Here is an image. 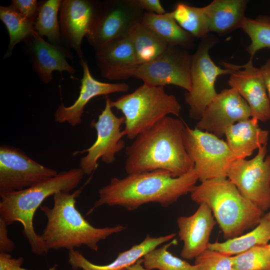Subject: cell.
<instances>
[{
  "instance_id": "cell-25",
  "label": "cell",
  "mask_w": 270,
  "mask_h": 270,
  "mask_svg": "<svg viewBox=\"0 0 270 270\" xmlns=\"http://www.w3.org/2000/svg\"><path fill=\"white\" fill-rule=\"evenodd\" d=\"M270 241V220L263 216L260 223L250 232L224 242H210L208 248L233 256L254 246L268 244Z\"/></svg>"
},
{
  "instance_id": "cell-6",
  "label": "cell",
  "mask_w": 270,
  "mask_h": 270,
  "mask_svg": "<svg viewBox=\"0 0 270 270\" xmlns=\"http://www.w3.org/2000/svg\"><path fill=\"white\" fill-rule=\"evenodd\" d=\"M110 104L123 114L125 122L122 132L130 140L134 139L168 114L179 116L181 110L176 97L167 94L164 86L145 84L131 93L110 100Z\"/></svg>"
},
{
  "instance_id": "cell-15",
  "label": "cell",
  "mask_w": 270,
  "mask_h": 270,
  "mask_svg": "<svg viewBox=\"0 0 270 270\" xmlns=\"http://www.w3.org/2000/svg\"><path fill=\"white\" fill-rule=\"evenodd\" d=\"M250 118V106L238 92L224 89L207 106L196 128L221 138L236 122Z\"/></svg>"
},
{
  "instance_id": "cell-40",
  "label": "cell",
  "mask_w": 270,
  "mask_h": 270,
  "mask_svg": "<svg viewBox=\"0 0 270 270\" xmlns=\"http://www.w3.org/2000/svg\"><path fill=\"white\" fill-rule=\"evenodd\" d=\"M264 217L268 220H270V210L264 215Z\"/></svg>"
},
{
  "instance_id": "cell-19",
  "label": "cell",
  "mask_w": 270,
  "mask_h": 270,
  "mask_svg": "<svg viewBox=\"0 0 270 270\" xmlns=\"http://www.w3.org/2000/svg\"><path fill=\"white\" fill-rule=\"evenodd\" d=\"M80 62L83 74L79 96L69 106H66L62 102L56 110L54 117L56 122H67L72 126L81 123L84 107L92 98L115 92H126L129 88V86L124 82L108 83L96 80L90 73L86 60L83 58Z\"/></svg>"
},
{
  "instance_id": "cell-13",
  "label": "cell",
  "mask_w": 270,
  "mask_h": 270,
  "mask_svg": "<svg viewBox=\"0 0 270 270\" xmlns=\"http://www.w3.org/2000/svg\"><path fill=\"white\" fill-rule=\"evenodd\" d=\"M192 58V54L188 50L168 46L153 60L139 65L132 78L141 80L149 86L172 84L189 92L191 90Z\"/></svg>"
},
{
  "instance_id": "cell-30",
  "label": "cell",
  "mask_w": 270,
  "mask_h": 270,
  "mask_svg": "<svg viewBox=\"0 0 270 270\" xmlns=\"http://www.w3.org/2000/svg\"><path fill=\"white\" fill-rule=\"evenodd\" d=\"M177 244V240L173 239L148 252L142 258L144 267L148 270H198L196 264H190L169 252L168 248Z\"/></svg>"
},
{
  "instance_id": "cell-37",
  "label": "cell",
  "mask_w": 270,
  "mask_h": 270,
  "mask_svg": "<svg viewBox=\"0 0 270 270\" xmlns=\"http://www.w3.org/2000/svg\"><path fill=\"white\" fill-rule=\"evenodd\" d=\"M133 2L147 12L158 14L166 12L160 0H133Z\"/></svg>"
},
{
  "instance_id": "cell-33",
  "label": "cell",
  "mask_w": 270,
  "mask_h": 270,
  "mask_svg": "<svg viewBox=\"0 0 270 270\" xmlns=\"http://www.w3.org/2000/svg\"><path fill=\"white\" fill-rule=\"evenodd\" d=\"M198 270H234L232 256L208 248L195 258Z\"/></svg>"
},
{
  "instance_id": "cell-8",
  "label": "cell",
  "mask_w": 270,
  "mask_h": 270,
  "mask_svg": "<svg viewBox=\"0 0 270 270\" xmlns=\"http://www.w3.org/2000/svg\"><path fill=\"white\" fill-rule=\"evenodd\" d=\"M184 142L200 182L227 178L228 170L236 158L226 142L212 133L196 128L192 129L186 124Z\"/></svg>"
},
{
  "instance_id": "cell-32",
  "label": "cell",
  "mask_w": 270,
  "mask_h": 270,
  "mask_svg": "<svg viewBox=\"0 0 270 270\" xmlns=\"http://www.w3.org/2000/svg\"><path fill=\"white\" fill-rule=\"evenodd\" d=\"M232 261L234 270H270L269 244L256 246L232 256Z\"/></svg>"
},
{
  "instance_id": "cell-10",
  "label": "cell",
  "mask_w": 270,
  "mask_h": 270,
  "mask_svg": "<svg viewBox=\"0 0 270 270\" xmlns=\"http://www.w3.org/2000/svg\"><path fill=\"white\" fill-rule=\"evenodd\" d=\"M266 145L260 148L251 160H234L226 174L240 194L264 212L270 208V155L266 157Z\"/></svg>"
},
{
  "instance_id": "cell-24",
  "label": "cell",
  "mask_w": 270,
  "mask_h": 270,
  "mask_svg": "<svg viewBox=\"0 0 270 270\" xmlns=\"http://www.w3.org/2000/svg\"><path fill=\"white\" fill-rule=\"evenodd\" d=\"M140 22L169 46L186 50L193 46L194 38L179 26L172 12L162 14L144 12Z\"/></svg>"
},
{
  "instance_id": "cell-35",
  "label": "cell",
  "mask_w": 270,
  "mask_h": 270,
  "mask_svg": "<svg viewBox=\"0 0 270 270\" xmlns=\"http://www.w3.org/2000/svg\"><path fill=\"white\" fill-rule=\"evenodd\" d=\"M23 262L22 257L12 258L8 253L0 252V270H28L22 267ZM56 270V266L48 269Z\"/></svg>"
},
{
  "instance_id": "cell-16",
  "label": "cell",
  "mask_w": 270,
  "mask_h": 270,
  "mask_svg": "<svg viewBox=\"0 0 270 270\" xmlns=\"http://www.w3.org/2000/svg\"><path fill=\"white\" fill-rule=\"evenodd\" d=\"M225 68L234 71L230 74L228 84L236 90L250 106L251 117L266 122L270 118V100L260 68L255 67L252 58L241 66L223 62Z\"/></svg>"
},
{
  "instance_id": "cell-20",
  "label": "cell",
  "mask_w": 270,
  "mask_h": 270,
  "mask_svg": "<svg viewBox=\"0 0 270 270\" xmlns=\"http://www.w3.org/2000/svg\"><path fill=\"white\" fill-rule=\"evenodd\" d=\"M94 59L101 76L110 80L132 78L139 66L128 36L95 52Z\"/></svg>"
},
{
  "instance_id": "cell-34",
  "label": "cell",
  "mask_w": 270,
  "mask_h": 270,
  "mask_svg": "<svg viewBox=\"0 0 270 270\" xmlns=\"http://www.w3.org/2000/svg\"><path fill=\"white\" fill-rule=\"evenodd\" d=\"M10 6L34 24L39 9L38 2L36 0H12Z\"/></svg>"
},
{
  "instance_id": "cell-17",
  "label": "cell",
  "mask_w": 270,
  "mask_h": 270,
  "mask_svg": "<svg viewBox=\"0 0 270 270\" xmlns=\"http://www.w3.org/2000/svg\"><path fill=\"white\" fill-rule=\"evenodd\" d=\"M24 43L32 67L44 83L52 81L54 71L75 74V68L66 60L73 58L72 52L68 48L46 42L35 30Z\"/></svg>"
},
{
  "instance_id": "cell-11",
  "label": "cell",
  "mask_w": 270,
  "mask_h": 270,
  "mask_svg": "<svg viewBox=\"0 0 270 270\" xmlns=\"http://www.w3.org/2000/svg\"><path fill=\"white\" fill-rule=\"evenodd\" d=\"M105 98V106L98 120H94L90 124V126L96 132V141L88 148L74 153L87 152L80 159V168L88 175L96 170L99 159L105 164H112L116 160V154L126 146L122 139L124 135L120 130L122 125L124 124V118L116 116L112 110L111 100L108 95Z\"/></svg>"
},
{
  "instance_id": "cell-1",
  "label": "cell",
  "mask_w": 270,
  "mask_h": 270,
  "mask_svg": "<svg viewBox=\"0 0 270 270\" xmlns=\"http://www.w3.org/2000/svg\"><path fill=\"white\" fill-rule=\"evenodd\" d=\"M198 180L194 168L178 177L166 170H156L130 174L122 178H114L98 190V198L87 215L104 205L120 206L130 211L150 202L167 208L190 193Z\"/></svg>"
},
{
  "instance_id": "cell-3",
  "label": "cell",
  "mask_w": 270,
  "mask_h": 270,
  "mask_svg": "<svg viewBox=\"0 0 270 270\" xmlns=\"http://www.w3.org/2000/svg\"><path fill=\"white\" fill-rule=\"evenodd\" d=\"M83 187L72 193L59 192L53 196L52 207L41 206L40 210L47 218V222L40 235L48 252L50 250H74L82 245L96 252L98 242L126 228L122 225L112 227L96 228L89 223L76 206V199Z\"/></svg>"
},
{
  "instance_id": "cell-42",
  "label": "cell",
  "mask_w": 270,
  "mask_h": 270,
  "mask_svg": "<svg viewBox=\"0 0 270 270\" xmlns=\"http://www.w3.org/2000/svg\"><path fill=\"white\" fill-rule=\"evenodd\" d=\"M269 244V246H270V244Z\"/></svg>"
},
{
  "instance_id": "cell-9",
  "label": "cell",
  "mask_w": 270,
  "mask_h": 270,
  "mask_svg": "<svg viewBox=\"0 0 270 270\" xmlns=\"http://www.w3.org/2000/svg\"><path fill=\"white\" fill-rule=\"evenodd\" d=\"M144 11L133 0H100L94 24L86 36L95 52L128 36Z\"/></svg>"
},
{
  "instance_id": "cell-26",
  "label": "cell",
  "mask_w": 270,
  "mask_h": 270,
  "mask_svg": "<svg viewBox=\"0 0 270 270\" xmlns=\"http://www.w3.org/2000/svg\"><path fill=\"white\" fill-rule=\"evenodd\" d=\"M128 36L138 65L153 60L169 46L140 22L132 28Z\"/></svg>"
},
{
  "instance_id": "cell-18",
  "label": "cell",
  "mask_w": 270,
  "mask_h": 270,
  "mask_svg": "<svg viewBox=\"0 0 270 270\" xmlns=\"http://www.w3.org/2000/svg\"><path fill=\"white\" fill-rule=\"evenodd\" d=\"M216 223L211 210L205 203L200 204L192 214L178 217V235L184 243L181 256L192 260L207 250L210 234Z\"/></svg>"
},
{
  "instance_id": "cell-39",
  "label": "cell",
  "mask_w": 270,
  "mask_h": 270,
  "mask_svg": "<svg viewBox=\"0 0 270 270\" xmlns=\"http://www.w3.org/2000/svg\"><path fill=\"white\" fill-rule=\"evenodd\" d=\"M142 260L140 259L134 264L126 268L127 270H148L142 266Z\"/></svg>"
},
{
  "instance_id": "cell-21",
  "label": "cell",
  "mask_w": 270,
  "mask_h": 270,
  "mask_svg": "<svg viewBox=\"0 0 270 270\" xmlns=\"http://www.w3.org/2000/svg\"><path fill=\"white\" fill-rule=\"evenodd\" d=\"M176 236V234L172 233L154 238L147 234L141 242L134 245L126 250L120 252L112 262L104 265L93 264L78 250H70L68 254V263L74 270H122L134 264L148 252L160 245L174 239Z\"/></svg>"
},
{
  "instance_id": "cell-7",
  "label": "cell",
  "mask_w": 270,
  "mask_h": 270,
  "mask_svg": "<svg viewBox=\"0 0 270 270\" xmlns=\"http://www.w3.org/2000/svg\"><path fill=\"white\" fill-rule=\"evenodd\" d=\"M218 42L216 36L210 34L201 39L196 50L192 54L190 68L191 90L184 94L189 106V116L200 120L207 106L218 94L215 83L218 76L230 74L234 70L222 68L211 59L209 51Z\"/></svg>"
},
{
  "instance_id": "cell-31",
  "label": "cell",
  "mask_w": 270,
  "mask_h": 270,
  "mask_svg": "<svg viewBox=\"0 0 270 270\" xmlns=\"http://www.w3.org/2000/svg\"><path fill=\"white\" fill-rule=\"evenodd\" d=\"M241 28L250 40V44L246 48L250 58H253L258 50L270 48V16L262 15L255 18L246 17Z\"/></svg>"
},
{
  "instance_id": "cell-12",
  "label": "cell",
  "mask_w": 270,
  "mask_h": 270,
  "mask_svg": "<svg viewBox=\"0 0 270 270\" xmlns=\"http://www.w3.org/2000/svg\"><path fill=\"white\" fill-rule=\"evenodd\" d=\"M58 174L14 146L0 147V196L23 190Z\"/></svg>"
},
{
  "instance_id": "cell-5",
  "label": "cell",
  "mask_w": 270,
  "mask_h": 270,
  "mask_svg": "<svg viewBox=\"0 0 270 270\" xmlns=\"http://www.w3.org/2000/svg\"><path fill=\"white\" fill-rule=\"evenodd\" d=\"M190 194L192 201L209 206L226 240L255 228L264 215L227 178L202 182Z\"/></svg>"
},
{
  "instance_id": "cell-41",
  "label": "cell",
  "mask_w": 270,
  "mask_h": 270,
  "mask_svg": "<svg viewBox=\"0 0 270 270\" xmlns=\"http://www.w3.org/2000/svg\"><path fill=\"white\" fill-rule=\"evenodd\" d=\"M122 270H127L126 268H124V269H122Z\"/></svg>"
},
{
  "instance_id": "cell-38",
  "label": "cell",
  "mask_w": 270,
  "mask_h": 270,
  "mask_svg": "<svg viewBox=\"0 0 270 270\" xmlns=\"http://www.w3.org/2000/svg\"><path fill=\"white\" fill-rule=\"evenodd\" d=\"M263 76L268 98L270 100V58L260 68Z\"/></svg>"
},
{
  "instance_id": "cell-36",
  "label": "cell",
  "mask_w": 270,
  "mask_h": 270,
  "mask_svg": "<svg viewBox=\"0 0 270 270\" xmlns=\"http://www.w3.org/2000/svg\"><path fill=\"white\" fill-rule=\"evenodd\" d=\"M7 226L0 218V252L9 254L14 250L15 245L8 237Z\"/></svg>"
},
{
  "instance_id": "cell-4",
  "label": "cell",
  "mask_w": 270,
  "mask_h": 270,
  "mask_svg": "<svg viewBox=\"0 0 270 270\" xmlns=\"http://www.w3.org/2000/svg\"><path fill=\"white\" fill-rule=\"evenodd\" d=\"M84 174L80 168H72L28 188L0 196V218L7 225L20 222L32 252L38 255L47 253L44 242L34 228L35 212L48 197L59 192H70L75 189Z\"/></svg>"
},
{
  "instance_id": "cell-29",
  "label": "cell",
  "mask_w": 270,
  "mask_h": 270,
  "mask_svg": "<svg viewBox=\"0 0 270 270\" xmlns=\"http://www.w3.org/2000/svg\"><path fill=\"white\" fill-rule=\"evenodd\" d=\"M0 19L6 28L10 37L8 50L4 56L9 58L18 44L25 42L34 31V24L10 6H0Z\"/></svg>"
},
{
  "instance_id": "cell-43",
  "label": "cell",
  "mask_w": 270,
  "mask_h": 270,
  "mask_svg": "<svg viewBox=\"0 0 270 270\" xmlns=\"http://www.w3.org/2000/svg\"></svg>"
},
{
  "instance_id": "cell-23",
  "label": "cell",
  "mask_w": 270,
  "mask_h": 270,
  "mask_svg": "<svg viewBox=\"0 0 270 270\" xmlns=\"http://www.w3.org/2000/svg\"><path fill=\"white\" fill-rule=\"evenodd\" d=\"M248 0H214L206 6L209 32L225 35L240 28Z\"/></svg>"
},
{
  "instance_id": "cell-2",
  "label": "cell",
  "mask_w": 270,
  "mask_h": 270,
  "mask_svg": "<svg viewBox=\"0 0 270 270\" xmlns=\"http://www.w3.org/2000/svg\"><path fill=\"white\" fill-rule=\"evenodd\" d=\"M184 124L166 116L126 148L128 174L164 170L180 176L194 168L184 142Z\"/></svg>"
},
{
  "instance_id": "cell-27",
  "label": "cell",
  "mask_w": 270,
  "mask_h": 270,
  "mask_svg": "<svg viewBox=\"0 0 270 270\" xmlns=\"http://www.w3.org/2000/svg\"><path fill=\"white\" fill-rule=\"evenodd\" d=\"M172 12L179 26L194 38L202 39L210 34L206 6L196 7L178 2Z\"/></svg>"
},
{
  "instance_id": "cell-22",
  "label": "cell",
  "mask_w": 270,
  "mask_h": 270,
  "mask_svg": "<svg viewBox=\"0 0 270 270\" xmlns=\"http://www.w3.org/2000/svg\"><path fill=\"white\" fill-rule=\"evenodd\" d=\"M254 118L238 122L226 132V142L236 159H245L254 151L267 144L269 132L260 128Z\"/></svg>"
},
{
  "instance_id": "cell-28",
  "label": "cell",
  "mask_w": 270,
  "mask_h": 270,
  "mask_svg": "<svg viewBox=\"0 0 270 270\" xmlns=\"http://www.w3.org/2000/svg\"><path fill=\"white\" fill-rule=\"evenodd\" d=\"M62 0H45L38 2V13L34 24V30L50 43L62 46L58 14Z\"/></svg>"
},
{
  "instance_id": "cell-14",
  "label": "cell",
  "mask_w": 270,
  "mask_h": 270,
  "mask_svg": "<svg viewBox=\"0 0 270 270\" xmlns=\"http://www.w3.org/2000/svg\"><path fill=\"white\" fill-rule=\"evenodd\" d=\"M100 0H62L59 11L61 40L74 50L80 60L84 58L82 43L96 20Z\"/></svg>"
}]
</instances>
